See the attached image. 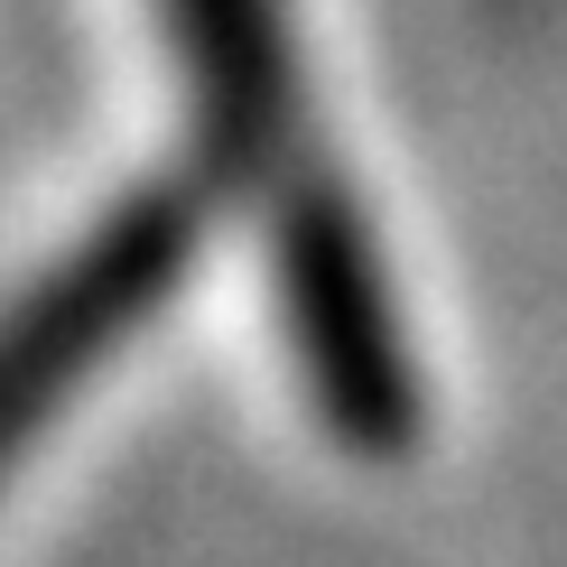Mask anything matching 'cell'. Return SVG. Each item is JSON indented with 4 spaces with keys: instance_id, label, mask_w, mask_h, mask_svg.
Here are the masks:
<instances>
[{
    "instance_id": "6da1fadb",
    "label": "cell",
    "mask_w": 567,
    "mask_h": 567,
    "mask_svg": "<svg viewBox=\"0 0 567 567\" xmlns=\"http://www.w3.org/2000/svg\"><path fill=\"white\" fill-rule=\"evenodd\" d=\"M261 215H270V307L307 410L363 465L410 456L429 429V391H419V353L400 336V298L372 251L363 205L344 196L326 158H298L289 177L261 186Z\"/></svg>"
},
{
    "instance_id": "7a4b0ae2",
    "label": "cell",
    "mask_w": 567,
    "mask_h": 567,
    "mask_svg": "<svg viewBox=\"0 0 567 567\" xmlns=\"http://www.w3.org/2000/svg\"><path fill=\"white\" fill-rule=\"evenodd\" d=\"M196 251H205V186L158 177V186H131L103 224L75 233L0 307V475L140 336V317L196 270Z\"/></svg>"
},
{
    "instance_id": "3957f363",
    "label": "cell",
    "mask_w": 567,
    "mask_h": 567,
    "mask_svg": "<svg viewBox=\"0 0 567 567\" xmlns=\"http://www.w3.org/2000/svg\"><path fill=\"white\" fill-rule=\"evenodd\" d=\"M177 84H186V131H196L205 177L251 186L298 168V47H289V0H158Z\"/></svg>"
}]
</instances>
